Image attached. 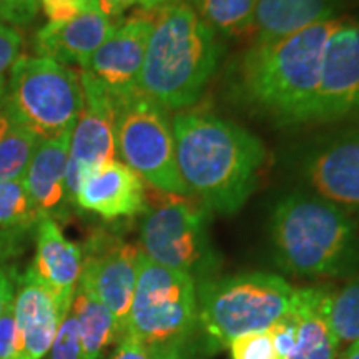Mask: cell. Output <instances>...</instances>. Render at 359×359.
<instances>
[{
	"mask_svg": "<svg viewBox=\"0 0 359 359\" xmlns=\"http://www.w3.org/2000/svg\"><path fill=\"white\" fill-rule=\"evenodd\" d=\"M303 173L318 196L359 213V128L318 143L303 161Z\"/></svg>",
	"mask_w": 359,
	"mask_h": 359,
	"instance_id": "5bb4252c",
	"label": "cell"
},
{
	"mask_svg": "<svg viewBox=\"0 0 359 359\" xmlns=\"http://www.w3.org/2000/svg\"><path fill=\"white\" fill-rule=\"evenodd\" d=\"M341 22L334 17L275 42L253 43L240 65V88L246 100L278 122H309L326 43Z\"/></svg>",
	"mask_w": 359,
	"mask_h": 359,
	"instance_id": "3957f363",
	"label": "cell"
},
{
	"mask_svg": "<svg viewBox=\"0 0 359 359\" xmlns=\"http://www.w3.org/2000/svg\"><path fill=\"white\" fill-rule=\"evenodd\" d=\"M70 313L77 321L83 359H102L105 349L122 336L114 314L80 286L75 290Z\"/></svg>",
	"mask_w": 359,
	"mask_h": 359,
	"instance_id": "7402d4cb",
	"label": "cell"
},
{
	"mask_svg": "<svg viewBox=\"0 0 359 359\" xmlns=\"http://www.w3.org/2000/svg\"><path fill=\"white\" fill-rule=\"evenodd\" d=\"M83 107L72 130L67 161V196L74 201L87 175L115 160V107L100 85L80 74Z\"/></svg>",
	"mask_w": 359,
	"mask_h": 359,
	"instance_id": "8fae6325",
	"label": "cell"
},
{
	"mask_svg": "<svg viewBox=\"0 0 359 359\" xmlns=\"http://www.w3.org/2000/svg\"><path fill=\"white\" fill-rule=\"evenodd\" d=\"M39 138L0 107V180H22Z\"/></svg>",
	"mask_w": 359,
	"mask_h": 359,
	"instance_id": "603a6c76",
	"label": "cell"
},
{
	"mask_svg": "<svg viewBox=\"0 0 359 359\" xmlns=\"http://www.w3.org/2000/svg\"><path fill=\"white\" fill-rule=\"evenodd\" d=\"M222 53L217 34L195 8L170 0L154 11L138 90L161 109L187 110L210 83Z\"/></svg>",
	"mask_w": 359,
	"mask_h": 359,
	"instance_id": "7a4b0ae2",
	"label": "cell"
},
{
	"mask_svg": "<svg viewBox=\"0 0 359 359\" xmlns=\"http://www.w3.org/2000/svg\"><path fill=\"white\" fill-rule=\"evenodd\" d=\"M154 359H188L187 358V348H167L161 351L151 353Z\"/></svg>",
	"mask_w": 359,
	"mask_h": 359,
	"instance_id": "8d00e7d4",
	"label": "cell"
},
{
	"mask_svg": "<svg viewBox=\"0 0 359 359\" xmlns=\"http://www.w3.org/2000/svg\"><path fill=\"white\" fill-rule=\"evenodd\" d=\"M341 359H359V339L349 344V348L343 353Z\"/></svg>",
	"mask_w": 359,
	"mask_h": 359,
	"instance_id": "74e56055",
	"label": "cell"
},
{
	"mask_svg": "<svg viewBox=\"0 0 359 359\" xmlns=\"http://www.w3.org/2000/svg\"><path fill=\"white\" fill-rule=\"evenodd\" d=\"M110 359H154L151 358L150 349L145 346L142 339H138L137 336L125 333L120 336V339L116 341V348Z\"/></svg>",
	"mask_w": 359,
	"mask_h": 359,
	"instance_id": "836d02e7",
	"label": "cell"
},
{
	"mask_svg": "<svg viewBox=\"0 0 359 359\" xmlns=\"http://www.w3.org/2000/svg\"><path fill=\"white\" fill-rule=\"evenodd\" d=\"M0 107L40 142L48 140L75 127L83 107L82 80L50 58L19 55Z\"/></svg>",
	"mask_w": 359,
	"mask_h": 359,
	"instance_id": "8992f818",
	"label": "cell"
},
{
	"mask_svg": "<svg viewBox=\"0 0 359 359\" xmlns=\"http://www.w3.org/2000/svg\"><path fill=\"white\" fill-rule=\"evenodd\" d=\"M74 201L103 219L130 218L145 212V185L128 165L111 160L85 177Z\"/></svg>",
	"mask_w": 359,
	"mask_h": 359,
	"instance_id": "e0dca14e",
	"label": "cell"
},
{
	"mask_svg": "<svg viewBox=\"0 0 359 359\" xmlns=\"http://www.w3.org/2000/svg\"><path fill=\"white\" fill-rule=\"evenodd\" d=\"M115 24L103 13L98 0H90L83 12L65 22H48L35 35L37 57L83 69L97 48L109 39Z\"/></svg>",
	"mask_w": 359,
	"mask_h": 359,
	"instance_id": "2e32d148",
	"label": "cell"
},
{
	"mask_svg": "<svg viewBox=\"0 0 359 359\" xmlns=\"http://www.w3.org/2000/svg\"><path fill=\"white\" fill-rule=\"evenodd\" d=\"M327 320L339 343L359 339V275L353 276L343 288L333 290Z\"/></svg>",
	"mask_w": 359,
	"mask_h": 359,
	"instance_id": "d4e9b609",
	"label": "cell"
},
{
	"mask_svg": "<svg viewBox=\"0 0 359 359\" xmlns=\"http://www.w3.org/2000/svg\"><path fill=\"white\" fill-rule=\"evenodd\" d=\"M22 37L15 29L0 22V77L11 69L15 58L19 57Z\"/></svg>",
	"mask_w": 359,
	"mask_h": 359,
	"instance_id": "1f68e13d",
	"label": "cell"
},
{
	"mask_svg": "<svg viewBox=\"0 0 359 359\" xmlns=\"http://www.w3.org/2000/svg\"><path fill=\"white\" fill-rule=\"evenodd\" d=\"M90 0H39L48 22H65L83 12Z\"/></svg>",
	"mask_w": 359,
	"mask_h": 359,
	"instance_id": "4dcf8cb0",
	"label": "cell"
},
{
	"mask_svg": "<svg viewBox=\"0 0 359 359\" xmlns=\"http://www.w3.org/2000/svg\"><path fill=\"white\" fill-rule=\"evenodd\" d=\"M193 8L215 34L240 37L255 29L258 0H191Z\"/></svg>",
	"mask_w": 359,
	"mask_h": 359,
	"instance_id": "cb8c5ba5",
	"label": "cell"
},
{
	"mask_svg": "<svg viewBox=\"0 0 359 359\" xmlns=\"http://www.w3.org/2000/svg\"><path fill=\"white\" fill-rule=\"evenodd\" d=\"M47 359H83L77 321L70 311L58 327V333L53 339Z\"/></svg>",
	"mask_w": 359,
	"mask_h": 359,
	"instance_id": "83f0119b",
	"label": "cell"
},
{
	"mask_svg": "<svg viewBox=\"0 0 359 359\" xmlns=\"http://www.w3.org/2000/svg\"><path fill=\"white\" fill-rule=\"evenodd\" d=\"M15 298V296H13ZM17 326H15V309L13 299L7 303L6 309L0 314V359H11L15 349Z\"/></svg>",
	"mask_w": 359,
	"mask_h": 359,
	"instance_id": "d6a6232c",
	"label": "cell"
},
{
	"mask_svg": "<svg viewBox=\"0 0 359 359\" xmlns=\"http://www.w3.org/2000/svg\"><path fill=\"white\" fill-rule=\"evenodd\" d=\"M198 320L196 283L140 255L138 276L125 331L145 343L150 353L187 348Z\"/></svg>",
	"mask_w": 359,
	"mask_h": 359,
	"instance_id": "52a82bcc",
	"label": "cell"
},
{
	"mask_svg": "<svg viewBox=\"0 0 359 359\" xmlns=\"http://www.w3.org/2000/svg\"><path fill=\"white\" fill-rule=\"evenodd\" d=\"M39 0H0V22L11 27H25L34 22Z\"/></svg>",
	"mask_w": 359,
	"mask_h": 359,
	"instance_id": "f546056e",
	"label": "cell"
},
{
	"mask_svg": "<svg viewBox=\"0 0 359 359\" xmlns=\"http://www.w3.org/2000/svg\"><path fill=\"white\" fill-rule=\"evenodd\" d=\"M296 288L269 273L212 278L196 285L195 334L201 356L223 351L238 336L268 331L293 304Z\"/></svg>",
	"mask_w": 359,
	"mask_h": 359,
	"instance_id": "5b68a950",
	"label": "cell"
},
{
	"mask_svg": "<svg viewBox=\"0 0 359 359\" xmlns=\"http://www.w3.org/2000/svg\"><path fill=\"white\" fill-rule=\"evenodd\" d=\"M72 130L39 142L24 175L27 191L39 217L53 218L69 201L65 177Z\"/></svg>",
	"mask_w": 359,
	"mask_h": 359,
	"instance_id": "d6986e66",
	"label": "cell"
},
{
	"mask_svg": "<svg viewBox=\"0 0 359 359\" xmlns=\"http://www.w3.org/2000/svg\"><path fill=\"white\" fill-rule=\"evenodd\" d=\"M17 341L11 359H43L50 351L62 321L70 309L57 299L30 269L20 278L13 298Z\"/></svg>",
	"mask_w": 359,
	"mask_h": 359,
	"instance_id": "9a60e30c",
	"label": "cell"
},
{
	"mask_svg": "<svg viewBox=\"0 0 359 359\" xmlns=\"http://www.w3.org/2000/svg\"><path fill=\"white\" fill-rule=\"evenodd\" d=\"M22 180H0V228H25L39 222Z\"/></svg>",
	"mask_w": 359,
	"mask_h": 359,
	"instance_id": "484cf974",
	"label": "cell"
},
{
	"mask_svg": "<svg viewBox=\"0 0 359 359\" xmlns=\"http://www.w3.org/2000/svg\"><path fill=\"white\" fill-rule=\"evenodd\" d=\"M13 296H15V293H13V283L11 276L7 275L6 269L0 266V314L6 309L7 303L12 302Z\"/></svg>",
	"mask_w": 359,
	"mask_h": 359,
	"instance_id": "d590c367",
	"label": "cell"
},
{
	"mask_svg": "<svg viewBox=\"0 0 359 359\" xmlns=\"http://www.w3.org/2000/svg\"><path fill=\"white\" fill-rule=\"evenodd\" d=\"M140 243L151 262L185 273L196 285L212 280L219 268L206 212L178 196L148 210L140 224Z\"/></svg>",
	"mask_w": 359,
	"mask_h": 359,
	"instance_id": "9c48e42d",
	"label": "cell"
},
{
	"mask_svg": "<svg viewBox=\"0 0 359 359\" xmlns=\"http://www.w3.org/2000/svg\"><path fill=\"white\" fill-rule=\"evenodd\" d=\"M154 27V11L133 13L115 25L109 39L90 57L82 74L105 90L111 102L138 90L147 43Z\"/></svg>",
	"mask_w": 359,
	"mask_h": 359,
	"instance_id": "4fadbf2b",
	"label": "cell"
},
{
	"mask_svg": "<svg viewBox=\"0 0 359 359\" xmlns=\"http://www.w3.org/2000/svg\"><path fill=\"white\" fill-rule=\"evenodd\" d=\"M344 0H258L255 43H268L293 35L318 22L334 19Z\"/></svg>",
	"mask_w": 359,
	"mask_h": 359,
	"instance_id": "44dd1931",
	"label": "cell"
},
{
	"mask_svg": "<svg viewBox=\"0 0 359 359\" xmlns=\"http://www.w3.org/2000/svg\"><path fill=\"white\" fill-rule=\"evenodd\" d=\"M83 266V250L67 240L55 218L40 217L30 273L43 283L65 308L72 306Z\"/></svg>",
	"mask_w": 359,
	"mask_h": 359,
	"instance_id": "ac0fdd59",
	"label": "cell"
},
{
	"mask_svg": "<svg viewBox=\"0 0 359 359\" xmlns=\"http://www.w3.org/2000/svg\"><path fill=\"white\" fill-rule=\"evenodd\" d=\"M268 331L271 334L273 346L276 349L278 358L285 359L294 348L296 334H298V318H296L293 309H290L285 316L280 318Z\"/></svg>",
	"mask_w": 359,
	"mask_h": 359,
	"instance_id": "f1b7e54d",
	"label": "cell"
},
{
	"mask_svg": "<svg viewBox=\"0 0 359 359\" xmlns=\"http://www.w3.org/2000/svg\"><path fill=\"white\" fill-rule=\"evenodd\" d=\"M116 154L135 173L156 190L188 196L180 177L172 120L167 110L140 90L114 102Z\"/></svg>",
	"mask_w": 359,
	"mask_h": 359,
	"instance_id": "ba28073f",
	"label": "cell"
},
{
	"mask_svg": "<svg viewBox=\"0 0 359 359\" xmlns=\"http://www.w3.org/2000/svg\"><path fill=\"white\" fill-rule=\"evenodd\" d=\"M170 0H98L103 13L109 17H116L132 7H142V11H156Z\"/></svg>",
	"mask_w": 359,
	"mask_h": 359,
	"instance_id": "e575fe53",
	"label": "cell"
},
{
	"mask_svg": "<svg viewBox=\"0 0 359 359\" xmlns=\"http://www.w3.org/2000/svg\"><path fill=\"white\" fill-rule=\"evenodd\" d=\"M333 290L327 286L296 288L293 313L298 318L294 348L285 359H334L339 341L331 330L327 309Z\"/></svg>",
	"mask_w": 359,
	"mask_h": 359,
	"instance_id": "ffe728a7",
	"label": "cell"
},
{
	"mask_svg": "<svg viewBox=\"0 0 359 359\" xmlns=\"http://www.w3.org/2000/svg\"><path fill=\"white\" fill-rule=\"evenodd\" d=\"M142 250L120 238L93 236L83 250L79 286L114 314L122 334L135 293Z\"/></svg>",
	"mask_w": 359,
	"mask_h": 359,
	"instance_id": "30bf717a",
	"label": "cell"
},
{
	"mask_svg": "<svg viewBox=\"0 0 359 359\" xmlns=\"http://www.w3.org/2000/svg\"><path fill=\"white\" fill-rule=\"evenodd\" d=\"M228 348L231 359H280L269 331L238 336Z\"/></svg>",
	"mask_w": 359,
	"mask_h": 359,
	"instance_id": "4316f807",
	"label": "cell"
},
{
	"mask_svg": "<svg viewBox=\"0 0 359 359\" xmlns=\"http://www.w3.org/2000/svg\"><path fill=\"white\" fill-rule=\"evenodd\" d=\"M269 224L278 266L290 275L316 280L358 271V224L331 201L291 193L278 201Z\"/></svg>",
	"mask_w": 359,
	"mask_h": 359,
	"instance_id": "277c9868",
	"label": "cell"
},
{
	"mask_svg": "<svg viewBox=\"0 0 359 359\" xmlns=\"http://www.w3.org/2000/svg\"><path fill=\"white\" fill-rule=\"evenodd\" d=\"M172 128L178 172L188 195L222 215L243 208L266 158L263 142L208 111H178Z\"/></svg>",
	"mask_w": 359,
	"mask_h": 359,
	"instance_id": "6da1fadb",
	"label": "cell"
},
{
	"mask_svg": "<svg viewBox=\"0 0 359 359\" xmlns=\"http://www.w3.org/2000/svg\"><path fill=\"white\" fill-rule=\"evenodd\" d=\"M6 77H0V102H2L4 92H6Z\"/></svg>",
	"mask_w": 359,
	"mask_h": 359,
	"instance_id": "f35d334b",
	"label": "cell"
},
{
	"mask_svg": "<svg viewBox=\"0 0 359 359\" xmlns=\"http://www.w3.org/2000/svg\"><path fill=\"white\" fill-rule=\"evenodd\" d=\"M359 116V19L343 20L325 48L321 82L309 122Z\"/></svg>",
	"mask_w": 359,
	"mask_h": 359,
	"instance_id": "7c38bea8",
	"label": "cell"
}]
</instances>
